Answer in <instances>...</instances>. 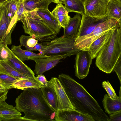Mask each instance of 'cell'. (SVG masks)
<instances>
[{
  "label": "cell",
  "mask_w": 121,
  "mask_h": 121,
  "mask_svg": "<svg viewBox=\"0 0 121 121\" xmlns=\"http://www.w3.org/2000/svg\"><path fill=\"white\" fill-rule=\"evenodd\" d=\"M58 78L76 110L89 115L95 121H108L109 117L82 85L67 74L60 73Z\"/></svg>",
  "instance_id": "obj_1"
},
{
  "label": "cell",
  "mask_w": 121,
  "mask_h": 121,
  "mask_svg": "<svg viewBox=\"0 0 121 121\" xmlns=\"http://www.w3.org/2000/svg\"><path fill=\"white\" fill-rule=\"evenodd\" d=\"M15 108L23 112L24 121H55L56 112L44 97L40 88H28L16 98Z\"/></svg>",
  "instance_id": "obj_2"
},
{
  "label": "cell",
  "mask_w": 121,
  "mask_h": 121,
  "mask_svg": "<svg viewBox=\"0 0 121 121\" xmlns=\"http://www.w3.org/2000/svg\"><path fill=\"white\" fill-rule=\"evenodd\" d=\"M121 56L120 26L114 29L109 39L98 53L96 57V65L102 71L109 73Z\"/></svg>",
  "instance_id": "obj_3"
},
{
  "label": "cell",
  "mask_w": 121,
  "mask_h": 121,
  "mask_svg": "<svg viewBox=\"0 0 121 121\" xmlns=\"http://www.w3.org/2000/svg\"><path fill=\"white\" fill-rule=\"evenodd\" d=\"M37 9L25 11L21 20L24 32L42 43L49 42L56 37L57 34L42 20Z\"/></svg>",
  "instance_id": "obj_4"
},
{
  "label": "cell",
  "mask_w": 121,
  "mask_h": 121,
  "mask_svg": "<svg viewBox=\"0 0 121 121\" xmlns=\"http://www.w3.org/2000/svg\"><path fill=\"white\" fill-rule=\"evenodd\" d=\"M76 39L71 36H62L49 42L43 43V48L39 54L41 56H61L65 58L76 55L81 51L75 47Z\"/></svg>",
  "instance_id": "obj_5"
},
{
  "label": "cell",
  "mask_w": 121,
  "mask_h": 121,
  "mask_svg": "<svg viewBox=\"0 0 121 121\" xmlns=\"http://www.w3.org/2000/svg\"><path fill=\"white\" fill-rule=\"evenodd\" d=\"M121 22L112 18L107 19L98 24L90 33L79 37L75 39V48L81 51L88 50L91 44L107 31L121 26Z\"/></svg>",
  "instance_id": "obj_6"
},
{
  "label": "cell",
  "mask_w": 121,
  "mask_h": 121,
  "mask_svg": "<svg viewBox=\"0 0 121 121\" xmlns=\"http://www.w3.org/2000/svg\"><path fill=\"white\" fill-rule=\"evenodd\" d=\"M48 85L54 90L56 94L57 99V110H76L58 78L55 77L52 78L48 82Z\"/></svg>",
  "instance_id": "obj_7"
},
{
  "label": "cell",
  "mask_w": 121,
  "mask_h": 121,
  "mask_svg": "<svg viewBox=\"0 0 121 121\" xmlns=\"http://www.w3.org/2000/svg\"><path fill=\"white\" fill-rule=\"evenodd\" d=\"M81 51L76 54L74 68L75 76L82 79L88 74L93 59L88 51Z\"/></svg>",
  "instance_id": "obj_8"
},
{
  "label": "cell",
  "mask_w": 121,
  "mask_h": 121,
  "mask_svg": "<svg viewBox=\"0 0 121 121\" xmlns=\"http://www.w3.org/2000/svg\"><path fill=\"white\" fill-rule=\"evenodd\" d=\"M108 0H85L84 1L85 13L89 16L101 18L107 16Z\"/></svg>",
  "instance_id": "obj_9"
},
{
  "label": "cell",
  "mask_w": 121,
  "mask_h": 121,
  "mask_svg": "<svg viewBox=\"0 0 121 121\" xmlns=\"http://www.w3.org/2000/svg\"><path fill=\"white\" fill-rule=\"evenodd\" d=\"M61 56H48L47 57L35 58L32 60L35 62L34 73L37 75L43 74L56 65L62 59L65 58Z\"/></svg>",
  "instance_id": "obj_10"
},
{
  "label": "cell",
  "mask_w": 121,
  "mask_h": 121,
  "mask_svg": "<svg viewBox=\"0 0 121 121\" xmlns=\"http://www.w3.org/2000/svg\"><path fill=\"white\" fill-rule=\"evenodd\" d=\"M54 119L56 121H95L91 116L76 110H57Z\"/></svg>",
  "instance_id": "obj_11"
},
{
  "label": "cell",
  "mask_w": 121,
  "mask_h": 121,
  "mask_svg": "<svg viewBox=\"0 0 121 121\" xmlns=\"http://www.w3.org/2000/svg\"><path fill=\"white\" fill-rule=\"evenodd\" d=\"M81 16L80 28L77 38L91 33L98 24L109 18L107 15L101 18L91 17L85 13Z\"/></svg>",
  "instance_id": "obj_12"
},
{
  "label": "cell",
  "mask_w": 121,
  "mask_h": 121,
  "mask_svg": "<svg viewBox=\"0 0 121 121\" xmlns=\"http://www.w3.org/2000/svg\"><path fill=\"white\" fill-rule=\"evenodd\" d=\"M5 100L0 102V121H23L21 112Z\"/></svg>",
  "instance_id": "obj_13"
},
{
  "label": "cell",
  "mask_w": 121,
  "mask_h": 121,
  "mask_svg": "<svg viewBox=\"0 0 121 121\" xmlns=\"http://www.w3.org/2000/svg\"><path fill=\"white\" fill-rule=\"evenodd\" d=\"M7 62L13 68L22 74L27 77L35 78V73L31 69L19 59L12 52L11 56Z\"/></svg>",
  "instance_id": "obj_14"
},
{
  "label": "cell",
  "mask_w": 121,
  "mask_h": 121,
  "mask_svg": "<svg viewBox=\"0 0 121 121\" xmlns=\"http://www.w3.org/2000/svg\"><path fill=\"white\" fill-rule=\"evenodd\" d=\"M51 13L60 27L64 29L67 27L71 17L68 15V12L62 4H57L56 7Z\"/></svg>",
  "instance_id": "obj_15"
},
{
  "label": "cell",
  "mask_w": 121,
  "mask_h": 121,
  "mask_svg": "<svg viewBox=\"0 0 121 121\" xmlns=\"http://www.w3.org/2000/svg\"><path fill=\"white\" fill-rule=\"evenodd\" d=\"M114 28L106 32L95 40L91 45L88 51L93 59L96 57L102 48L109 40L113 30Z\"/></svg>",
  "instance_id": "obj_16"
},
{
  "label": "cell",
  "mask_w": 121,
  "mask_h": 121,
  "mask_svg": "<svg viewBox=\"0 0 121 121\" xmlns=\"http://www.w3.org/2000/svg\"><path fill=\"white\" fill-rule=\"evenodd\" d=\"M36 12L42 20L57 34H59L61 27L57 20L48 10L37 9Z\"/></svg>",
  "instance_id": "obj_17"
},
{
  "label": "cell",
  "mask_w": 121,
  "mask_h": 121,
  "mask_svg": "<svg viewBox=\"0 0 121 121\" xmlns=\"http://www.w3.org/2000/svg\"><path fill=\"white\" fill-rule=\"evenodd\" d=\"M81 15L77 13L72 18H70L67 27L64 29L63 36H71L76 38L78 34L81 20Z\"/></svg>",
  "instance_id": "obj_18"
},
{
  "label": "cell",
  "mask_w": 121,
  "mask_h": 121,
  "mask_svg": "<svg viewBox=\"0 0 121 121\" xmlns=\"http://www.w3.org/2000/svg\"><path fill=\"white\" fill-rule=\"evenodd\" d=\"M20 44L18 46L13 45L11 50L19 59L24 62L26 60H31L34 58H43L48 56H41L27 50H23L21 48Z\"/></svg>",
  "instance_id": "obj_19"
},
{
  "label": "cell",
  "mask_w": 121,
  "mask_h": 121,
  "mask_svg": "<svg viewBox=\"0 0 121 121\" xmlns=\"http://www.w3.org/2000/svg\"><path fill=\"white\" fill-rule=\"evenodd\" d=\"M102 101L105 112L108 114L121 111V97L113 99L105 94Z\"/></svg>",
  "instance_id": "obj_20"
},
{
  "label": "cell",
  "mask_w": 121,
  "mask_h": 121,
  "mask_svg": "<svg viewBox=\"0 0 121 121\" xmlns=\"http://www.w3.org/2000/svg\"><path fill=\"white\" fill-rule=\"evenodd\" d=\"M20 45L25 47L26 50L32 52L41 51L43 47L42 43H39L38 40L30 35H22L19 39Z\"/></svg>",
  "instance_id": "obj_21"
},
{
  "label": "cell",
  "mask_w": 121,
  "mask_h": 121,
  "mask_svg": "<svg viewBox=\"0 0 121 121\" xmlns=\"http://www.w3.org/2000/svg\"><path fill=\"white\" fill-rule=\"evenodd\" d=\"M42 86L36 78H21L18 79L13 85V88L24 90L28 88H40Z\"/></svg>",
  "instance_id": "obj_22"
},
{
  "label": "cell",
  "mask_w": 121,
  "mask_h": 121,
  "mask_svg": "<svg viewBox=\"0 0 121 121\" xmlns=\"http://www.w3.org/2000/svg\"><path fill=\"white\" fill-rule=\"evenodd\" d=\"M40 89L44 97L50 106L56 112L57 108V99L54 90L48 85L45 86H42Z\"/></svg>",
  "instance_id": "obj_23"
},
{
  "label": "cell",
  "mask_w": 121,
  "mask_h": 121,
  "mask_svg": "<svg viewBox=\"0 0 121 121\" xmlns=\"http://www.w3.org/2000/svg\"><path fill=\"white\" fill-rule=\"evenodd\" d=\"M106 13L109 18L115 19L121 22V2L115 0L110 1L107 5Z\"/></svg>",
  "instance_id": "obj_24"
},
{
  "label": "cell",
  "mask_w": 121,
  "mask_h": 121,
  "mask_svg": "<svg viewBox=\"0 0 121 121\" xmlns=\"http://www.w3.org/2000/svg\"><path fill=\"white\" fill-rule=\"evenodd\" d=\"M64 2L68 13L74 12L81 15L85 13L84 3L82 0H64Z\"/></svg>",
  "instance_id": "obj_25"
},
{
  "label": "cell",
  "mask_w": 121,
  "mask_h": 121,
  "mask_svg": "<svg viewBox=\"0 0 121 121\" xmlns=\"http://www.w3.org/2000/svg\"><path fill=\"white\" fill-rule=\"evenodd\" d=\"M0 72L10 75L18 79L21 78H33L22 74L13 68L7 62H0Z\"/></svg>",
  "instance_id": "obj_26"
},
{
  "label": "cell",
  "mask_w": 121,
  "mask_h": 121,
  "mask_svg": "<svg viewBox=\"0 0 121 121\" xmlns=\"http://www.w3.org/2000/svg\"><path fill=\"white\" fill-rule=\"evenodd\" d=\"M20 0H8L2 5L6 9L9 17L12 20L16 15Z\"/></svg>",
  "instance_id": "obj_27"
},
{
  "label": "cell",
  "mask_w": 121,
  "mask_h": 121,
  "mask_svg": "<svg viewBox=\"0 0 121 121\" xmlns=\"http://www.w3.org/2000/svg\"><path fill=\"white\" fill-rule=\"evenodd\" d=\"M4 9L0 21V40L5 35L12 20L9 17L7 11L4 7Z\"/></svg>",
  "instance_id": "obj_28"
},
{
  "label": "cell",
  "mask_w": 121,
  "mask_h": 121,
  "mask_svg": "<svg viewBox=\"0 0 121 121\" xmlns=\"http://www.w3.org/2000/svg\"><path fill=\"white\" fill-rule=\"evenodd\" d=\"M17 80L10 75L0 72V85L8 90L13 88V84Z\"/></svg>",
  "instance_id": "obj_29"
},
{
  "label": "cell",
  "mask_w": 121,
  "mask_h": 121,
  "mask_svg": "<svg viewBox=\"0 0 121 121\" xmlns=\"http://www.w3.org/2000/svg\"><path fill=\"white\" fill-rule=\"evenodd\" d=\"M12 53L7 44L0 41V62H7Z\"/></svg>",
  "instance_id": "obj_30"
},
{
  "label": "cell",
  "mask_w": 121,
  "mask_h": 121,
  "mask_svg": "<svg viewBox=\"0 0 121 121\" xmlns=\"http://www.w3.org/2000/svg\"><path fill=\"white\" fill-rule=\"evenodd\" d=\"M102 85L103 87L107 92L108 95L111 99H114L120 97L117 95L115 90L108 81H104L102 82Z\"/></svg>",
  "instance_id": "obj_31"
},
{
  "label": "cell",
  "mask_w": 121,
  "mask_h": 121,
  "mask_svg": "<svg viewBox=\"0 0 121 121\" xmlns=\"http://www.w3.org/2000/svg\"><path fill=\"white\" fill-rule=\"evenodd\" d=\"M41 0H22L25 11L30 12L36 9V5Z\"/></svg>",
  "instance_id": "obj_32"
},
{
  "label": "cell",
  "mask_w": 121,
  "mask_h": 121,
  "mask_svg": "<svg viewBox=\"0 0 121 121\" xmlns=\"http://www.w3.org/2000/svg\"><path fill=\"white\" fill-rule=\"evenodd\" d=\"M25 11L23 0H20L16 13V18L18 21L21 20L23 17Z\"/></svg>",
  "instance_id": "obj_33"
},
{
  "label": "cell",
  "mask_w": 121,
  "mask_h": 121,
  "mask_svg": "<svg viewBox=\"0 0 121 121\" xmlns=\"http://www.w3.org/2000/svg\"><path fill=\"white\" fill-rule=\"evenodd\" d=\"M52 2L51 0H41L36 5V9L48 10V6Z\"/></svg>",
  "instance_id": "obj_34"
},
{
  "label": "cell",
  "mask_w": 121,
  "mask_h": 121,
  "mask_svg": "<svg viewBox=\"0 0 121 121\" xmlns=\"http://www.w3.org/2000/svg\"><path fill=\"white\" fill-rule=\"evenodd\" d=\"M113 70L115 71L117 74L121 84V56L120 57L115 65Z\"/></svg>",
  "instance_id": "obj_35"
},
{
  "label": "cell",
  "mask_w": 121,
  "mask_h": 121,
  "mask_svg": "<svg viewBox=\"0 0 121 121\" xmlns=\"http://www.w3.org/2000/svg\"><path fill=\"white\" fill-rule=\"evenodd\" d=\"M110 115L108 121H121V111Z\"/></svg>",
  "instance_id": "obj_36"
},
{
  "label": "cell",
  "mask_w": 121,
  "mask_h": 121,
  "mask_svg": "<svg viewBox=\"0 0 121 121\" xmlns=\"http://www.w3.org/2000/svg\"><path fill=\"white\" fill-rule=\"evenodd\" d=\"M36 78L41 83L42 86H46L48 85V81L44 76L43 74L38 75Z\"/></svg>",
  "instance_id": "obj_37"
},
{
  "label": "cell",
  "mask_w": 121,
  "mask_h": 121,
  "mask_svg": "<svg viewBox=\"0 0 121 121\" xmlns=\"http://www.w3.org/2000/svg\"><path fill=\"white\" fill-rule=\"evenodd\" d=\"M8 90L4 91H0V102L6 100L7 98V95Z\"/></svg>",
  "instance_id": "obj_38"
},
{
  "label": "cell",
  "mask_w": 121,
  "mask_h": 121,
  "mask_svg": "<svg viewBox=\"0 0 121 121\" xmlns=\"http://www.w3.org/2000/svg\"><path fill=\"white\" fill-rule=\"evenodd\" d=\"M4 9V7L3 5L0 4V21L2 16Z\"/></svg>",
  "instance_id": "obj_39"
},
{
  "label": "cell",
  "mask_w": 121,
  "mask_h": 121,
  "mask_svg": "<svg viewBox=\"0 0 121 121\" xmlns=\"http://www.w3.org/2000/svg\"><path fill=\"white\" fill-rule=\"evenodd\" d=\"M52 2L57 4L58 3H61L64 4V0H51Z\"/></svg>",
  "instance_id": "obj_40"
},
{
  "label": "cell",
  "mask_w": 121,
  "mask_h": 121,
  "mask_svg": "<svg viewBox=\"0 0 121 121\" xmlns=\"http://www.w3.org/2000/svg\"><path fill=\"white\" fill-rule=\"evenodd\" d=\"M8 90L5 87L0 85V91H4Z\"/></svg>",
  "instance_id": "obj_41"
},
{
  "label": "cell",
  "mask_w": 121,
  "mask_h": 121,
  "mask_svg": "<svg viewBox=\"0 0 121 121\" xmlns=\"http://www.w3.org/2000/svg\"><path fill=\"white\" fill-rule=\"evenodd\" d=\"M8 0H0V4H2Z\"/></svg>",
  "instance_id": "obj_42"
},
{
  "label": "cell",
  "mask_w": 121,
  "mask_h": 121,
  "mask_svg": "<svg viewBox=\"0 0 121 121\" xmlns=\"http://www.w3.org/2000/svg\"><path fill=\"white\" fill-rule=\"evenodd\" d=\"M120 97H121V86L120 87V89L119 91V96Z\"/></svg>",
  "instance_id": "obj_43"
},
{
  "label": "cell",
  "mask_w": 121,
  "mask_h": 121,
  "mask_svg": "<svg viewBox=\"0 0 121 121\" xmlns=\"http://www.w3.org/2000/svg\"><path fill=\"white\" fill-rule=\"evenodd\" d=\"M108 0L110 1V0ZM117 0L120 2H121V0Z\"/></svg>",
  "instance_id": "obj_44"
},
{
  "label": "cell",
  "mask_w": 121,
  "mask_h": 121,
  "mask_svg": "<svg viewBox=\"0 0 121 121\" xmlns=\"http://www.w3.org/2000/svg\"><path fill=\"white\" fill-rule=\"evenodd\" d=\"M83 0V1H84L85 0Z\"/></svg>",
  "instance_id": "obj_45"
}]
</instances>
